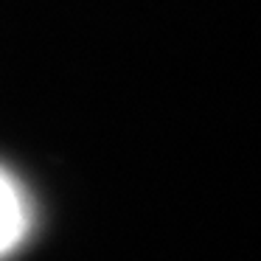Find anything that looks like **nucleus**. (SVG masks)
Masks as SVG:
<instances>
[{
  "label": "nucleus",
  "instance_id": "f257e3e1",
  "mask_svg": "<svg viewBox=\"0 0 261 261\" xmlns=\"http://www.w3.org/2000/svg\"><path fill=\"white\" fill-rule=\"evenodd\" d=\"M40 225L34 191L29 182L12 169L0 163V261H12L31 244Z\"/></svg>",
  "mask_w": 261,
  "mask_h": 261
}]
</instances>
